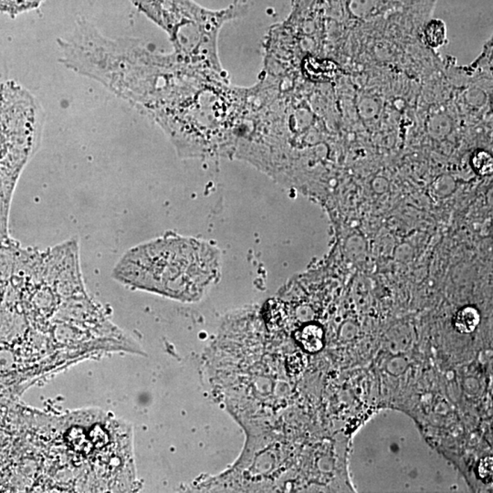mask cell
Listing matches in <instances>:
<instances>
[{"mask_svg": "<svg viewBox=\"0 0 493 493\" xmlns=\"http://www.w3.org/2000/svg\"><path fill=\"white\" fill-rule=\"evenodd\" d=\"M41 126L34 97L16 82L0 84V184L13 187L34 151Z\"/></svg>", "mask_w": 493, "mask_h": 493, "instance_id": "obj_2", "label": "cell"}, {"mask_svg": "<svg viewBox=\"0 0 493 493\" xmlns=\"http://www.w3.org/2000/svg\"><path fill=\"white\" fill-rule=\"evenodd\" d=\"M480 322L479 311L474 306H466L457 312L455 317L454 325L459 333L468 334L474 333L479 327Z\"/></svg>", "mask_w": 493, "mask_h": 493, "instance_id": "obj_4", "label": "cell"}, {"mask_svg": "<svg viewBox=\"0 0 493 493\" xmlns=\"http://www.w3.org/2000/svg\"><path fill=\"white\" fill-rule=\"evenodd\" d=\"M305 70L308 76L315 81H330L336 76L338 67L333 61H317L316 58H308L305 63Z\"/></svg>", "mask_w": 493, "mask_h": 493, "instance_id": "obj_5", "label": "cell"}, {"mask_svg": "<svg viewBox=\"0 0 493 493\" xmlns=\"http://www.w3.org/2000/svg\"><path fill=\"white\" fill-rule=\"evenodd\" d=\"M492 457H486L483 460H480L479 468H478V472H479V476L481 480L484 481H492Z\"/></svg>", "mask_w": 493, "mask_h": 493, "instance_id": "obj_9", "label": "cell"}, {"mask_svg": "<svg viewBox=\"0 0 493 493\" xmlns=\"http://www.w3.org/2000/svg\"><path fill=\"white\" fill-rule=\"evenodd\" d=\"M296 340L309 354H316L324 348V331L317 324H309L296 334Z\"/></svg>", "mask_w": 493, "mask_h": 493, "instance_id": "obj_3", "label": "cell"}, {"mask_svg": "<svg viewBox=\"0 0 493 493\" xmlns=\"http://www.w3.org/2000/svg\"><path fill=\"white\" fill-rule=\"evenodd\" d=\"M218 256L203 243L163 237L131 249L114 268L127 284L190 301L201 297L217 274Z\"/></svg>", "mask_w": 493, "mask_h": 493, "instance_id": "obj_1", "label": "cell"}, {"mask_svg": "<svg viewBox=\"0 0 493 493\" xmlns=\"http://www.w3.org/2000/svg\"><path fill=\"white\" fill-rule=\"evenodd\" d=\"M425 38L428 45L433 48L443 45L446 40V28L444 23L440 20H432L425 29Z\"/></svg>", "mask_w": 493, "mask_h": 493, "instance_id": "obj_7", "label": "cell"}, {"mask_svg": "<svg viewBox=\"0 0 493 493\" xmlns=\"http://www.w3.org/2000/svg\"><path fill=\"white\" fill-rule=\"evenodd\" d=\"M471 166L476 174L481 177L492 175L493 160L492 155L484 150H478L471 157Z\"/></svg>", "mask_w": 493, "mask_h": 493, "instance_id": "obj_8", "label": "cell"}, {"mask_svg": "<svg viewBox=\"0 0 493 493\" xmlns=\"http://www.w3.org/2000/svg\"><path fill=\"white\" fill-rule=\"evenodd\" d=\"M44 0H0V13L16 16L17 14L34 10Z\"/></svg>", "mask_w": 493, "mask_h": 493, "instance_id": "obj_6", "label": "cell"}]
</instances>
